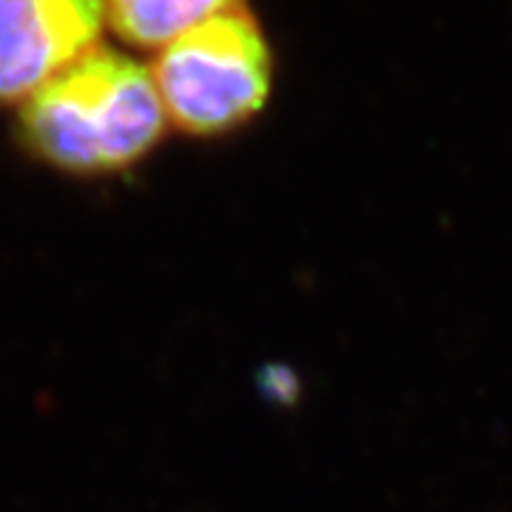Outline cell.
Returning <instances> with one entry per match:
<instances>
[{
  "instance_id": "cell-1",
  "label": "cell",
  "mask_w": 512,
  "mask_h": 512,
  "mask_svg": "<svg viewBox=\"0 0 512 512\" xmlns=\"http://www.w3.org/2000/svg\"><path fill=\"white\" fill-rule=\"evenodd\" d=\"M166 112L150 69L95 48L22 102V138L38 157L74 174L136 164L159 143Z\"/></svg>"
},
{
  "instance_id": "cell-2",
  "label": "cell",
  "mask_w": 512,
  "mask_h": 512,
  "mask_svg": "<svg viewBox=\"0 0 512 512\" xmlns=\"http://www.w3.org/2000/svg\"><path fill=\"white\" fill-rule=\"evenodd\" d=\"M152 79L181 131L219 136L266 105L273 57L256 19L238 5L166 43Z\"/></svg>"
},
{
  "instance_id": "cell-3",
  "label": "cell",
  "mask_w": 512,
  "mask_h": 512,
  "mask_svg": "<svg viewBox=\"0 0 512 512\" xmlns=\"http://www.w3.org/2000/svg\"><path fill=\"white\" fill-rule=\"evenodd\" d=\"M105 0H0V105L24 102L98 48Z\"/></svg>"
},
{
  "instance_id": "cell-4",
  "label": "cell",
  "mask_w": 512,
  "mask_h": 512,
  "mask_svg": "<svg viewBox=\"0 0 512 512\" xmlns=\"http://www.w3.org/2000/svg\"><path fill=\"white\" fill-rule=\"evenodd\" d=\"M238 5L240 0H105V12L124 41L164 48L183 31Z\"/></svg>"
},
{
  "instance_id": "cell-5",
  "label": "cell",
  "mask_w": 512,
  "mask_h": 512,
  "mask_svg": "<svg viewBox=\"0 0 512 512\" xmlns=\"http://www.w3.org/2000/svg\"><path fill=\"white\" fill-rule=\"evenodd\" d=\"M259 384L266 399L278 403V406H292V403L299 401V382L290 370L266 368Z\"/></svg>"
}]
</instances>
